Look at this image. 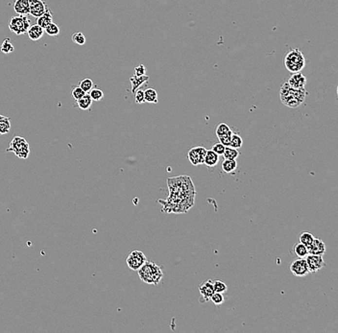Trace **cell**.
<instances>
[{
    "label": "cell",
    "instance_id": "obj_1",
    "mask_svg": "<svg viewBox=\"0 0 338 333\" xmlns=\"http://www.w3.org/2000/svg\"><path fill=\"white\" fill-rule=\"evenodd\" d=\"M307 92L304 88L302 89H294L292 88L288 83H285L280 91L281 100L284 105L289 108H297L302 104Z\"/></svg>",
    "mask_w": 338,
    "mask_h": 333
},
{
    "label": "cell",
    "instance_id": "obj_2",
    "mask_svg": "<svg viewBox=\"0 0 338 333\" xmlns=\"http://www.w3.org/2000/svg\"><path fill=\"white\" fill-rule=\"evenodd\" d=\"M137 272L139 273L140 279L147 284L157 285L163 277L161 268L150 261H146Z\"/></svg>",
    "mask_w": 338,
    "mask_h": 333
},
{
    "label": "cell",
    "instance_id": "obj_3",
    "mask_svg": "<svg viewBox=\"0 0 338 333\" xmlns=\"http://www.w3.org/2000/svg\"><path fill=\"white\" fill-rule=\"evenodd\" d=\"M285 69L291 73L301 72L305 66V59L300 49L294 48L290 50L284 59Z\"/></svg>",
    "mask_w": 338,
    "mask_h": 333
},
{
    "label": "cell",
    "instance_id": "obj_4",
    "mask_svg": "<svg viewBox=\"0 0 338 333\" xmlns=\"http://www.w3.org/2000/svg\"><path fill=\"white\" fill-rule=\"evenodd\" d=\"M30 26L31 21L26 18V16L20 15L13 17L9 23V29L18 36L26 34Z\"/></svg>",
    "mask_w": 338,
    "mask_h": 333
},
{
    "label": "cell",
    "instance_id": "obj_5",
    "mask_svg": "<svg viewBox=\"0 0 338 333\" xmlns=\"http://www.w3.org/2000/svg\"><path fill=\"white\" fill-rule=\"evenodd\" d=\"M8 151H12L17 157H18L19 158H24V159L27 158L30 154V148H29L28 142L26 141L25 139L21 137H15L12 140Z\"/></svg>",
    "mask_w": 338,
    "mask_h": 333
},
{
    "label": "cell",
    "instance_id": "obj_6",
    "mask_svg": "<svg viewBox=\"0 0 338 333\" xmlns=\"http://www.w3.org/2000/svg\"><path fill=\"white\" fill-rule=\"evenodd\" d=\"M147 261L146 256L142 251H133L126 259L128 267L133 271H138Z\"/></svg>",
    "mask_w": 338,
    "mask_h": 333
},
{
    "label": "cell",
    "instance_id": "obj_7",
    "mask_svg": "<svg viewBox=\"0 0 338 333\" xmlns=\"http://www.w3.org/2000/svg\"><path fill=\"white\" fill-rule=\"evenodd\" d=\"M290 271L291 273L298 278H302L305 277L309 274L308 271V267H307V263L305 258H298L295 260H293L290 263Z\"/></svg>",
    "mask_w": 338,
    "mask_h": 333
},
{
    "label": "cell",
    "instance_id": "obj_8",
    "mask_svg": "<svg viewBox=\"0 0 338 333\" xmlns=\"http://www.w3.org/2000/svg\"><path fill=\"white\" fill-rule=\"evenodd\" d=\"M305 260L307 263L308 271L309 273H317L319 270L325 267V261L323 259V256H317V255H307L305 257Z\"/></svg>",
    "mask_w": 338,
    "mask_h": 333
},
{
    "label": "cell",
    "instance_id": "obj_9",
    "mask_svg": "<svg viewBox=\"0 0 338 333\" xmlns=\"http://www.w3.org/2000/svg\"><path fill=\"white\" fill-rule=\"evenodd\" d=\"M207 153L205 147H194L188 151V157L190 163L192 165H199L204 163V158Z\"/></svg>",
    "mask_w": 338,
    "mask_h": 333
},
{
    "label": "cell",
    "instance_id": "obj_10",
    "mask_svg": "<svg viewBox=\"0 0 338 333\" xmlns=\"http://www.w3.org/2000/svg\"><path fill=\"white\" fill-rule=\"evenodd\" d=\"M30 7V15L34 18H38L41 15L49 10L47 4L42 0H29Z\"/></svg>",
    "mask_w": 338,
    "mask_h": 333
},
{
    "label": "cell",
    "instance_id": "obj_11",
    "mask_svg": "<svg viewBox=\"0 0 338 333\" xmlns=\"http://www.w3.org/2000/svg\"><path fill=\"white\" fill-rule=\"evenodd\" d=\"M309 255L324 256L326 253V244L319 238H314L311 245L307 248Z\"/></svg>",
    "mask_w": 338,
    "mask_h": 333
},
{
    "label": "cell",
    "instance_id": "obj_12",
    "mask_svg": "<svg viewBox=\"0 0 338 333\" xmlns=\"http://www.w3.org/2000/svg\"><path fill=\"white\" fill-rule=\"evenodd\" d=\"M287 83L294 89H302L306 85V78L301 72L292 73Z\"/></svg>",
    "mask_w": 338,
    "mask_h": 333
},
{
    "label": "cell",
    "instance_id": "obj_13",
    "mask_svg": "<svg viewBox=\"0 0 338 333\" xmlns=\"http://www.w3.org/2000/svg\"><path fill=\"white\" fill-rule=\"evenodd\" d=\"M199 292L203 298V300L207 301L211 299V297L213 296V294L214 293L213 280H207L203 284H201L199 286Z\"/></svg>",
    "mask_w": 338,
    "mask_h": 333
},
{
    "label": "cell",
    "instance_id": "obj_14",
    "mask_svg": "<svg viewBox=\"0 0 338 333\" xmlns=\"http://www.w3.org/2000/svg\"><path fill=\"white\" fill-rule=\"evenodd\" d=\"M14 10L18 15L26 16L30 13L29 0H16L14 3Z\"/></svg>",
    "mask_w": 338,
    "mask_h": 333
},
{
    "label": "cell",
    "instance_id": "obj_15",
    "mask_svg": "<svg viewBox=\"0 0 338 333\" xmlns=\"http://www.w3.org/2000/svg\"><path fill=\"white\" fill-rule=\"evenodd\" d=\"M149 81V76L147 75H142V76H132L130 78V83L132 85V92L135 93L136 90H138L139 88H141V87L142 85H144L145 83H147Z\"/></svg>",
    "mask_w": 338,
    "mask_h": 333
},
{
    "label": "cell",
    "instance_id": "obj_16",
    "mask_svg": "<svg viewBox=\"0 0 338 333\" xmlns=\"http://www.w3.org/2000/svg\"><path fill=\"white\" fill-rule=\"evenodd\" d=\"M28 35V37L32 39L33 41H38L41 37H43L44 34V29L40 27L38 24L31 25L26 33Z\"/></svg>",
    "mask_w": 338,
    "mask_h": 333
},
{
    "label": "cell",
    "instance_id": "obj_17",
    "mask_svg": "<svg viewBox=\"0 0 338 333\" xmlns=\"http://www.w3.org/2000/svg\"><path fill=\"white\" fill-rule=\"evenodd\" d=\"M219 162V156L214 153L213 150H207L205 158H204V164H206L208 167H214Z\"/></svg>",
    "mask_w": 338,
    "mask_h": 333
},
{
    "label": "cell",
    "instance_id": "obj_18",
    "mask_svg": "<svg viewBox=\"0 0 338 333\" xmlns=\"http://www.w3.org/2000/svg\"><path fill=\"white\" fill-rule=\"evenodd\" d=\"M92 99L90 98L89 94V93H86L82 98L78 99L77 100V105L78 107L83 110V111H87V110H89L91 108V105H92Z\"/></svg>",
    "mask_w": 338,
    "mask_h": 333
},
{
    "label": "cell",
    "instance_id": "obj_19",
    "mask_svg": "<svg viewBox=\"0 0 338 333\" xmlns=\"http://www.w3.org/2000/svg\"><path fill=\"white\" fill-rule=\"evenodd\" d=\"M52 21V13L50 10H48L47 12H45L43 15H41L39 18H37V24H38L40 27H42L43 29L48 26Z\"/></svg>",
    "mask_w": 338,
    "mask_h": 333
},
{
    "label": "cell",
    "instance_id": "obj_20",
    "mask_svg": "<svg viewBox=\"0 0 338 333\" xmlns=\"http://www.w3.org/2000/svg\"><path fill=\"white\" fill-rule=\"evenodd\" d=\"M144 99L146 103L150 104H157L158 99V93L154 88H147L144 90Z\"/></svg>",
    "mask_w": 338,
    "mask_h": 333
},
{
    "label": "cell",
    "instance_id": "obj_21",
    "mask_svg": "<svg viewBox=\"0 0 338 333\" xmlns=\"http://www.w3.org/2000/svg\"><path fill=\"white\" fill-rule=\"evenodd\" d=\"M10 130H11L10 118L0 115V136L8 134Z\"/></svg>",
    "mask_w": 338,
    "mask_h": 333
},
{
    "label": "cell",
    "instance_id": "obj_22",
    "mask_svg": "<svg viewBox=\"0 0 338 333\" xmlns=\"http://www.w3.org/2000/svg\"><path fill=\"white\" fill-rule=\"evenodd\" d=\"M237 168L236 159H225L222 162V170L225 173H232Z\"/></svg>",
    "mask_w": 338,
    "mask_h": 333
},
{
    "label": "cell",
    "instance_id": "obj_23",
    "mask_svg": "<svg viewBox=\"0 0 338 333\" xmlns=\"http://www.w3.org/2000/svg\"><path fill=\"white\" fill-rule=\"evenodd\" d=\"M314 235L308 231H303L299 235V242L302 244H303L305 247H309L312 243V241L314 240Z\"/></svg>",
    "mask_w": 338,
    "mask_h": 333
},
{
    "label": "cell",
    "instance_id": "obj_24",
    "mask_svg": "<svg viewBox=\"0 0 338 333\" xmlns=\"http://www.w3.org/2000/svg\"><path fill=\"white\" fill-rule=\"evenodd\" d=\"M239 152L237 149L231 148L230 146H226L225 151L223 153V157L225 159H236L239 157Z\"/></svg>",
    "mask_w": 338,
    "mask_h": 333
},
{
    "label": "cell",
    "instance_id": "obj_25",
    "mask_svg": "<svg viewBox=\"0 0 338 333\" xmlns=\"http://www.w3.org/2000/svg\"><path fill=\"white\" fill-rule=\"evenodd\" d=\"M243 140L242 138L238 134H233L231 135V142H230V147L234 149H240L242 147Z\"/></svg>",
    "mask_w": 338,
    "mask_h": 333
},
{
    "label": "cell",
    "instance_id": "obj_26",
    "mask_svg": "<svg viewBox=\"0 0 338 333\" xmlns=\"http://www.w3.org/2000/svg\"><path fill=\"white\" fill-rule=\"evenodd\" d=\"M294 253L296 254V256L298 258H303L304 259L308 255V250H307V247H305L301 242H298L294 246Z\"/></svg>",
    "mask_w": 338,
    "mask_h": 333
},
{
    "label": "cell",
    "instance_id": "obj_27",
    "mask_svg": "<svg viewBox=\"0 0 338 333\" xmlns=\"http://www.w3.org/2000/svg\"><path fill=\"white\" fill-rule=\"evenodd\" d=\"M0 50L4 54H10V53H13L15 51V46L11 42L10 38H6V39L3 40L2 44H1Z\"/></svg>",
    "mask_w": 338,
    "mask_h": 333
},
{
    "label": "cell",
    "instance_id": "obj_28",
    "mask_svg": "<svg viewBox=\"0 0 338 333\" xmlns=\"http://www.w3.org/2000/svg\"><path fill=\"white\" fill-rule=\"evenodd\" d=\"M44 32L48 35V36H51V37H56L60 34V28L59 26L54 23V22H51L48 26H46L44 28Z\"/></svg>",
    "mask_w": 338,
    "mask_h": 333
},
{
    "label": "cell",
    "instance_id": "obj_29",
    "mask_svg": "<svg viewBox=\"0 0 338 333\" xmlns=\"http://www.w3.org/2000/svg\"><path fill=\"white\" fill-rule=\"evenodd\" d=\"M231 133H232V132H231V128L226 123H220L215 130V134H216L217 138H221V137L226 136L228 134H231Z\"/></svg>",
    "mask_w": 338,
    "mask_h": 333
},
{
    "label": "cell",
    "instance_id": "obj_30",
    "mask_svg": "<svg viewBox=\"0 0 338 333\" xmlns=\"http://www.w3.org/2000/svg\"><path fill=\"white\" fill-rule=\"evenodd\" d=\"M79 87H80L86 93H89V92L90 91V89L93 88V82H92V80H90L89 78H85V79H83V80L80 81Z\"/></svg>",
    "mask_w": 338,
    "mask_h": 333
},
{
    "label": "cell",
    "instance_id": "obj_31",
    "mask_svg": "<svg viewBox=\"0 0 338 333\" xmlns=\"http://www.w3.org/2000/svg\"><path fill=\"white\" fill-rule=\"evenodd\" d=\"M89 94L90 98L92 99V101H96V102L102 100L104 97V92L100 88H91Z\"/></svg>",
    "mask_w": 338,
    "mask_h": 333
},
{
    "label": "cell",
    "instance_id": "obj_32",
    "mask_svg": "<svg viewBox=\"0 0 338 333\" xmlns=\"http://www.w3.org/2000/svg\"><path fill=\"white\" fill-rule=\"evenodd\" d=\"M213 289H214V292H218V293H225L228 289L227 285L223 281L221 280H214L213 281Z\"/></svg>",
    "mask_w": 338,
    "mask_h": 333
},
{
    "label": "cell",
    "instance_id": "obj_33",
    "mask_svg": "<svg viewBox=\"0 0 338 333\" xmlns=\"http://www.w3.org/2000/svg\"><path fill=\"white\" fill-rule=\"evenodd\" d=\"M211 299L215 305H221V304H223V302L225 300L223 293H218V292H214L213 294V296L211 297Z\"/></svg>",
    "mask_w": 338,
    "mask_h": 333
},
{
    "label": "cell",
    "instance_id": "obj_34",
    "mask_svg": "<svg viewBox=\"0 0 338 333\" xmlns=\"http://www.w3.org/2000/svg\"><path fill=\"white\" fill-rule=\"evenodd\" d=\"M72 40L78 45H84L86 43V37L83 33L77 32L72 35Z\"/></svg>",
    "mask_w": 338,
    "mask_h": 333
},
{
    "label": "cell",
    "instance_id": "obj_35",
    "mask_svg": "<svg viewBox=\"0 0 338 333\" xmlns=\"http://www.w3.org/2000/svg\"><path fill=\"white\" fill-rule=\"evenodd\" d=\"M135 94V100L137 104H143L145 103V99H144V90L139 88L138 90H136Z\"/></svg>",
    "mask_w": 338,
    "mask_h": 333
},
{
    "label": "cell",
    "instance_id": "obj_36",
    "mask_svg": "<svg viewBox=\"0 0 338 333\" xmlns=\"http://www.w3.org/2000/svg\"><path fill=\"white\" fill-rule=\"evenodd\" d=\"M86 94V92L79 87V86H77V87H73V88H72V92H71V95H72V97L75 99L76 101L78 100V99H80V98H82L84 95Z\"/></svg>",
    "mask_w": 338,
    "mask_h": 333
},
{
    "label": "cell",
    "instance_id": "obj_37",
    "mask_svg": "<svg viewBox=\"0 0 338 333\" xmlns=\"http://www.w3.org/2000/svg\"><path fill=\"white\" fill-rule=\"evenodd\" d=\"M225 145H223L222 143L219 142V143H215V144L213 146L212 150H213L214 153H216L218 156H222L223 153H224V151H225Z\"/></svg>",
    "mask_w": 338,
    "mask_h": 333
},
{
    "label": "cell",
    "instance_id": "obj_38",
    "mask_svg": "<svg viewBox=\"0 0 338 333\" xmlns=\"http://www.w3.org/2000/svg\"><path fill=\"white\" fill-rule=\"evenodd\" d=\"M231 135H232V133L228 134V135L223 136V137H221V138H218V140H219L220 143H222V144H223V145H225V146H230V142H231Z\"/></svg>",
    "mask_w": 338,
    "mask_h": 333
},
{
    "label": "cell",
    "instance_id": "obj_39",
    "mask_svg": "<svg viewBox=\"0 0 338 333\" xmlns=\"http://www.w3.org/2000/svg\"><path fill=\"white\" fill-rule=\"evenodd\" d=\"M145 72H146V68L143 65H139L138 67L135 68V75L136 76L145 75Z\"/></svg>",
    "mask_w": 338,
    "mask_h": 333
}]
</instances>
